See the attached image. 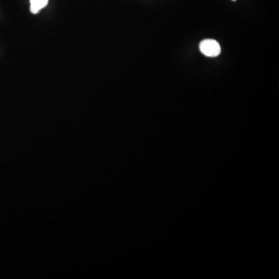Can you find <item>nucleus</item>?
<instances>
[{"label":"nucleus","instance_id":"obj_1","mask_svg":"<svg viewBox=\"0 0 279 279\" xmlns=\"http://www.w3.org/2000/svg\"><path fill=\"white\" fill-rule=\"evenodd\" d=\"M199 50L205 56L215 58L221 53V47L217 41L213 39L203 40L199 45Z\"/></svg>","mask_w":279,"mask_h":279},{"label":"nucleus","instance_id":"obj_2","mask_svg":"<svg viewBox=\"0 0 279 279\" xmlns=\"http://www.w3.org/2000/svg\"><path fill=\"white\" fill-rule=\"evenodd\" d=\"M48 0H31V12L36 14L41 9L46 7Z\"/></svg>","mask_w":279,"mask_h":279},{"label":"nucleus","instance_id":"obj_3","mask_svg":"<svg viewBox=\"0 0 279 279\" xmlns=\"http://www.w3.org/2000/svg\"><path fill=\"white\" fill-rule=\"evenodd\" d=\"M233 1H236V0H233Z\"/></svg>","mask_w":279,"mask_h":279}]
</instances>
